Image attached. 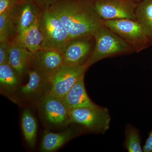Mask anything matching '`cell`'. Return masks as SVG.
<instances>
[{"mask_svg": "<svg viewBox=\"0 0 152 152\" xmlns=\"http://www.w3.org/2000/svg\"><path fill=\"white\" fill-rule=\"evenodd\" d=\"M56 16L71 39L94 35L104 25L93 3L80 0H58L47 8Z\"/></svg>", "mask_w": 152, "mask_h": 152, "instance_id": "obj_1", "label": "cell"}, {"mask_svg": "<svg viewBox=\"0 0 152 152\" xmlns=\"http://www.w3.org/2000/svg\"><path fill=\"white\" fill-rule=\"evenodd\" d=\"M93 36L94 39V49L85 63L89 67L106 58L134 52L129 44L104 24Z\"/></svg>", "mask_w": 152, "mask_h": 152, "instance_id": "obj_2", "label": "cell"}, {"mask_svg": "<svg viewBox=\"0 0 152 152\" xmlns=\"http://www.w3.org/2000/svg\"><path fill=\"white\" fill-rule=\"evenodd\" d=\"M70 123L82 126L96 134H104L110 127L111 116L105 107L96 105L69 110Z\"/></svg>", "mask_w": 152, "mask_h": 152, "instance_id": "obj_3", "label": "cell"}, {"mask_svg": "<svg viewBox=\"0 0 152 152\" xmlns=\"http://www.w3.org/2000/svg\"><path fill=\"white\" fill-rule=\"evenodd\" d=\"M39 24L43 37L42 49L61 53L71 39L58 18L46 9L40 16Z\"/></svg>", "mask_w": 152, "mask_h": 152, "instance_id": "obj_4", "label": "cell"}, {"mask_svg": "<svg viewBox=\"0 0 152 152\" xmlns=\"http://www.w3.org/2000/svg\"><path fill=\"white\" fill-rule=\"evenodd\" d=\"M104 24L139 53L149 47V41L140 23L135 20L117 19L104 21Z\"/></svg>", "mask_w": 152, "mask_h": 152, "instance_id": "obj_5", "label": "cell"}, {"mask_svg": "<svg viewBox=\"0 0 152 152\" xmlns=\"http://www.w3.org/2000/svg\"><path fill=\"white\" fill-rule=\"evenodd\" d=\"M89 67L64 64L50 79V88L48 94L62 99L74 85L83 75Z\"/></svg>", "mask_w": 152, "mask_h": 152, "instance_id": "obj_6", "label": "cell"}, {"mask_svg": "<svg viewBox=\"0 0 152 152\" xmlns=\"http://www.w3.org/2000/svg\"><path fill=\"white\" fill-rule=\"evenodd\" d=\"M93 4L104 21L121 19L136 20L137 4L129 0H96Z\"/></svg>", "mask_w": 152, "mask_h": 152, "instance_id": "obj_7", "label": "cell"}, {"mask_svg": "<svg viewBox=\"0 0 152 152\" xmlns=\"http://www.w3.org/2000/svg\"><path fill=\"white\" fill-rule=\"evenodd\" d=\"M94 36L72 39L62 51L64 64L69 66L83 65L86 62L94 49Z\"/></svg>", "mask_w": 152, "mask_h": 152, "instance_id": "obj_8", "label": "cell"}, {"mask_svg": "<svg viewBox=\"0 0 152 152\" xmlns=\"http://www.w3.org/2000/svg\"><path fill=\"white\" fill-rule=\"evenodd\" d=\"M44 118L50 124L61 126L70 123L69 110L62 99L47 94L40 104Z\"/></svg>", "mask_w": 152, "mask_h": 152, "instance_id": "obj_9", "label": "cell"}, {"mask_svg": "<svg viewBox=\"0 0 152 152\" xmlns=\"http://www.w3.org/2000/svg\"><path fill=\"white\" fill-rule=\"evenodd\" d=\"M64 64L61 52L56 50L42 49L34 53L31 66L50 82L52 76Z\"/></svg>", "mask_w": 152, "mask_h": 152, "instance_id": "obj_10", "label": "cell"}, {"mask_svg": "<svg viewBox=\"0 0 152 152\" xmlns=\"http://www.w3.org/2000/svg\"><path fill=\"white\" fill-rule=\"evenodd\" d=\"M34 54L15 41L11 43L8 63L20 78L31 66Z\"/></svg>", "mask_w": 152, "mask_h": 152, "instance_id": "obj_11", "label": "cell"}, {"mask_svg": "<svg viewBox=\"0 0 152 152\" xmlns=\"http://www.w3.org/2000/svg\"><path fill=\"white\" fill-rule=\"evenodd\" d=\"M84 76H82L67 93L62 100L69 110L97 105L90 99L85 87Z\"/></svg>", "mask_w": 152, "mask_h": 152, "instance_id": "obj_12", "label": "cell"}, {"mask_svg": "<svg viewBox=\"0 0 152 152\" xmlns=\"http://www.w3.org/2000/svg\"><path fill=\"white\" fill-rule=\"evenodd\" d=\"M39 18L27 28L17 33L14 40L33 53L42 49L43 37L40 28Z\"/></svg>", "mask_w": 152, "mask_h": 152, "instance_id": "obj_13", "label": "cell"}, {"mask_svg": "<svg viewBox=\"0 0 152 152\" xmlns=\"http://www.w3.org/2000/svg\"><path fill=\"white\" fill-rule=\"evenodd\" d=\"M20 77L9 63L0 65L1 93L12 96L20 87Z\"/></svg>", "mask_w": 152, "mask_h": 152, "instance_id": "obj_14", "label": "cell"}, {"mask_svg": "<svg viewBox=\"0 0 152 152\" xmlns=\"http://www.w3.org/2000/svg\"><path fill=\"white\" fill-rule=\"evenodd\" d=\"M18 11L16 20L17 33L31 26L40 15L37 7L30 0L22 2Z\"/></svg>", "mask_w": 152, "mask_h": 152, "instance_id": "obj_15", "label": "cell"}, {"mask_svg": "<svg viewBox=\"0 0 152 152\" xmlns=\"http://www.w3.org/2000/svg\"><path fill=\"white\" fill-rule=\"evenodd\" d=\"M75 136V133L68 129L59 133L48 132L44 134L41 145V151L44 152L56 151Z\"/></svg>", "mask_w": 152, "mask_h": 152, "instance_id": "obj_16", "label": "cell"}, {"mask_svg": "<svg viewBox=\"0 0 152 152\" xmlns=\"http://www.w3.org/2000/svg\"><path fill=\"white\" fill-rule=\"evenodd\" d=\"M27 73L29 76L28 82L18 89L22 96L29 98L39 94L43 91L48 84L50 85L47 79L34 69H29Z\"/></svg>", "mask_w": 152, "mask_h": 152, "instance_id": "obj_17", "label": "cell"}, {"mask_svg": "<svg viewBox=\"0 0 152 152\" xmlns=\"http://www.w3.org/2000/svg\"><path fill=\"white\" fill-rule=\"evenodd\" d=\"M136 20L143 30L152 45V0H142L137 4Z\"/></svg>", "mask_w": 152, "mask_h": 152, "instance_id": "obj_18", "label": "cell"}, {"mask_svg": "<svg viewBox=\"0 0 152 152\" xmlns=\"http://www.w3.org/2000/svg\"><path fill=\"white\" fill-rule=\"evenodd\" d=\"M21 125L25 141L29 147L34 148L37 141L38 125L34 116L29 110L25 109L22 113Z\"/></svg>", "mask_w": 152, "mask_h": 152, "instance_id": "obj_19", "label": "cell"}, {"mask_svg": "<svg viewBox=\"0 0 152 152\" xmlns=\"http://www.w3.org/2000/svg\"><path fill=\"white\" fill-rule=\"evenodd\" d=\"M124 147L129 152H143L140 132L131 125L126 127Z\"/></svg>", "mask_w": 152, "mask_h": 152, "instance_id": "obj_20", "label": "cell"}, {"mask_svg": "<svg viewBox=\"0 0 152 152\" xmlns=\"http://www.w3.org/2000/svg\"><path fill=\"white\" fill-rule=\"evenodd\" d=\"M13 9L8 10L0 14V42L9 40L12 26V12Z\"/></svg>", "mask_w": 152, "mask_h": 152, "instance_id": "obj_21", "label": "cell"}, {"mask_svg": "<svg viewBox=\"0 0 152 152\" xmlns=\"http://www.w3.org/2000/svg\"><path fill=\"white\" fill-rule=\"evenodd\" d=\"M11 43L9 40L0 42V65L8 63Z\"/></svg>", "mask_w": 152, "mask_h": 152, "instance_id": "obj_22", "label": "cell"}, {"mask_svg": "<svg viewBox=\"0 0 152 152\" xmlns=\"http://www.w3.org/2000/svg\"><path fill=\"white\" fill-rule=\"evenodd\" d=\"M18 2L19 0H0V14L13 9Z\"/></svg>", "mask_w": 152, "mask_h": 152, "instance_id": "obj_23", "label": "cell"}, {"mask_svg": "<svg viewBox=\"0 0 152 152\" xmlns=\"http://www.w3.org/2000/svg\"><path fill=\"white\" fill-rule=\"evenodd\" d=\"M144 152H152V129L149 134L145 145L143 146Z\"/></svg>", "mask_w": 152, "mask_h": 152, "instance_id": "obj_24", "label": "cell"}, {"mask_svg": "<svg viewBox=\"0 0 152 152\" xmlns=\"http://www.w3.org/2000/svg\"><path fill=\"white\" fill-rule=\"evenodd\" d=\"M41 1H47L49 2V3H50V4H51L52 3L56 1H58V0H40Z\"/></svg>", "mask_w": 152, "mask_h": 152, "instance_id": "obj_25", "label": "cell"}, {"mask_svg": "<svg viewBox=\"0 0 152 152\" xmlns=\"http://www.w3.org/2000/svg\"><path fill=\"white\" fill-rule=\"evenodd\" d=\"M129 1H130L132 2L133 3L135 2H138V3L140 2L142 0H129Z\"/></svg>", "mask_w": 152, "mask_h": 152, "instance_id": "obj_26", "label": "cell"}]
</instances>
